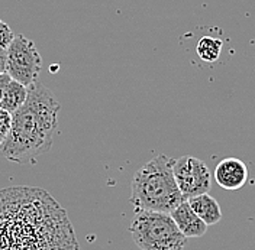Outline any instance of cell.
I'll use <instances>...</instances> for the list:
<instances>
[{
	"label": "cell",
	"mask_w": 255,
	"mask_h": 250,
	"mask_svg": "<svg viewBox=\"0 0 255 250\" xmlns=\"http://www.w3.org/2000/svg\"><path fill=\"white\" fill-rule=\"evenodd\" d=\"M129 232L139 250H184L187 243L170 213L136 211Z\"/></svg>",
	"instance_id": "277c9868"
},
{
	"label": "cell",
	"mask_w": 255,
	"mask_h": 250,
	"mask_svg": "<svg viewBox=\"0 0 255 250\" xmlns=\"http://www.w3.org/2000/svg\"><path fill=\"white\" fill-rule=\"evenodd\" d=\"M6 60H7V52L0 51V74L6 73Z\"/></svg>",
	"instance_id": "9a60e30c"
},
{
	"label": "cell",
	"mask_w": 255,
	"mask_h": 250,
	"mask_svg": "<svg viewBox=\"0 0 255 250\" xmlns=\"http://www.w3.org/2000/svg\"><path fill=\"white\" fill-rule=\"evenodd\" d=\"M173 173L184 200L209 192L212 185V173L199 158L181 157L174 159Z\"/></svg>",
	"instance_id": "8992f818"
},
{
	"label": "cell",
	"mask_w": 255,
	"mask_h": 250,
	"mask_svg": "<svg viewBox=\"0 0 255 250\" xmlns=\"http://www.w3.org/2000/svg\"><path fill=\"white\" fill-rule=\"evenodd\" d=\"M60 101L42 83L28 87V97L22 107L12 113V127L0 145L3 157L16 164H33L51 151L58 126Z\"/></svg>",
	"instance_id": "7a4b0ae2"
},
{
	"label": "cell",
	"mask_w": 255,
	"mask_h": 250,
	"mask_svg": "<svg viewBox=\"0 0 255 250\" xmlns=\"http://www.w3.org/2000/svg\"><path fill=\"white\" fill-rule=\"evenodd\" d=\"M0 250H80L65 208L38 187L0 189Z\"/></svg>",
	"instance_id": "6da1fadb"
},
{
	"label": "cell",
	"mask_w": 255,
	"mask_h": 250,
	"mask_svg": "<svg viewBox=\"0 0 255 250\" xmlns=\"http://www.w3.org/2000/svg\"><path fill=\"white\" fill-rule=\"evenodd\" d=\"M26 97H28V87L16 80H10L0 100V109L6 110L9 113H15L19 107L23 106Z\"/></svg>",
	"instance_id": "30bf717a"
},
{
	"label": "cell",
	"mask_w": 255,
	"mask_h": 250,
	"mask_svg": "<svg viewBox=\"0 0 255 250\" xmlns=\"http://www.w3.org/2000/svg\"><path fill=\"white\" fill-rule=\"evenodd\" d=\"M12 127V113L0 109V145L6 141Z\"/></svg>",
	"instance_id": "7c38bea8"
},
{
	"label": "cell",
	"mask_w": 255,
	"mask_h": 250,
	"mask_svg": "<svg viewBox=\"0 0 255 250\" xmlns=\"http://www.w3.org/2000/svg\"><path fill=\"white\" fill-rule=\"evenodd\" d=\"M173 158L158 155L133 173L129 201L135 211L171 213L184 198L173 173Z\"/></svg>",
	"instance_id": "3957f363"
},
{
	"label": "cell",
	"mask_w": 255,
	"mask_h": 250,
	"mask_svg": "<svg viewBox=\"0 0 255 250\" xmlns=\"http://www.w3.org/2000/svg\"><path fill=\"white\" fill-rule=\"evenodd\" d=\"M6 52V73L10 79L26 87L38 81L42 68V58L33 41L25 35H15Z\"/></svg>",
	"instance_id": "5b68a950"
},
{
	"label": "cell",
	"mask_w": 255,
	"mask_h": 250,
	"mask_svg": "<svg viewBox=\"0 0 255 250\" xmlns=\"http://www.w3.org/2000/svg\"><path fill=\"white\" fill-rule=\"evenodd\" d=\"M223 42L222 39L205 35L199 39L196 45V52L199 58L205 63H216L222 54Z\"/></svg>",
	"instance_id": "8fae6325"
},
{
	"label": "cell",
	"mask_w": 255,
	"mask_h": 250,
	"mask_svg": "<svg viewBox=\"0 0 255 250\" xmlns=\"http://www.w3.org/2000/svg\"><path fill=\"white\" fill-rule=\"evenodd\" d=\"M10 77H9V74L7 73H3V74H0V100H1V97H3V93H4V90H6V87H7V84H9V81H10Z\"/></svg>",
	"instance_id": "5bb4252c"
},
{
	"label": "cell",
	"mask_w": 255,
	"mask_h": 250,
	"mask_svg": "<svg viewBox=\"0 0 255 250\" xmlns=\"http://www.w3.org/2000/svg\"><path fill=\"white\" fill-rule=\"evenodd\" d=\"M187 201L190 204L191 210L197 214V217L202 220L207 227L218 224L222 220L221 205L212 195H209V192L191 197Z\"/></svg>",
	"instance_id": "9c48e42d"
},
{
	"label": "cell",
	"mask_w": 255,
	"mask_h": 250,
	"mask_svg": "<svg viewBox=\"0 0 255 250\" xmlns=\"http://www.w3.org/2000/svg\"><path fill=\"white\" fill-rule=\"evenodd\" d=\"M15 33L10 29V26L0 20V51H6L10 42L13 41Z\"/></svg>",
	"instance_id": "4fadbf2b"
},
{
	"label": "cell",
	"mask_w": 255,
	"mask_h": 250,
	"mask_svg": "<svg viewBox=\"0 0 255 250\" xmlns=\"http://www.w3.org/2000/svg\"><path fill=\"white\" fill-rule=\"evenodd\" d=\"M213 178L216 184L223 189L237 191L247 184L248 168L245 162H242L238 158H225L216 165Z\"/></svg>",
	"instance_id": "52a82bcc"
},
{
	"label": "cell",
	"mask_w": 255,
	"mask_h": 250,
	"mask_svg": "<svg viewBox=\"0 0 255 250\" xmlns=\"http://www.w3.org/2000/svg\"><path fill=\"white\" fill-rule=\"evenodd\" d=\"M171 219L174 220L175 226L178 230L186 236L190 237H202L206 235L207 226L197 217V214L191 210L190 204L187 200H183L181 203L175 207L170 213Z\"/></svg>",
	"instance_id": "ba28073f"
}]
</instances>
